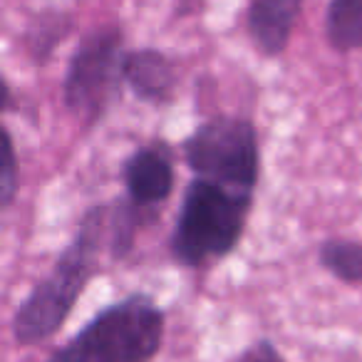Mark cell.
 Returning a JSON list of instances; mask_svg holds the SVG:
<instances>
[{
    "instance_id": "6da1fadb",
    "label": "cell",
    "mask_w": 362,
    "mask_h": 362,
    "mask_svg": "<svg viewBox=\"0 0 362 362\" xmlns=\"http://www.w3.org/2000/svg\"><path fill=\"white\" fill-rule=\"evenodd\" d=\"M102 251H107V202L92 204L82 214L52 268L16 308L11 317V337L16 345H42L65 327L77 300L100 273Z\"/></svg>"
},
{
    "instance_id": "7a4b0ae2",
    "label": "cell",
    "mask_w": 362,
    "mask_h": 362,
    "mask_svg": "<svg viewBox=\"0 0 362 362\" xmlns=\"http://www.w3.org/2000/svg\"><path fill=\"white\" fill-rule=\"evenodd\" d=\"M253 204L256 194L233 192L194 176L184 189L169 236L171 261L192 271L221 263L241 246Z\"/></svg>"
},
{
    "instance_id": "3957f363",
    "label": "cell",
    "mask_w": 362,
    "mask_h": 362,
    "mask_svg": "<svg viewBox=\"0 0 362 362\" xmlns=\"http://www.w3.org/2000/svg\"><path fill=\"white\" fill-rule=\"evenodd\" d=\"M164 337L166 310L136 291L97 310L45 362H154Z\"/></svg>"
},
{
    "instance_id": "277c9868",
    "label": "cell",
    "mask_w": 362,
    "mask_h": 362,
    "mask_svg": "<svg viewBox=\"0 0 362 362\" xmlns=\"http://www.w3.org/2000/svg\"><path fill=\"white\" fill-rule=\"evenodd\" d=\"M124 42L122 25L110 23L87 33L67 60L62 75V105L85 129L100 124L122 95Z\"/></svg>"
},
{
    "instance_id": "5b68a950",
    "label": "cell",
    "mask_w": 362,
    "mask_h": 362,
    "mask_svg": "<svg viewBox=\"0 0 362 362\" xmlns=\"http://www.w3.org/2000/svg\"><path fill=\"white\" fill-rule=\"evenodd\" d=\"M181 159L194 176L256 194L261 181L258 129L248 117L218 115L197 124L179 144Z\"/></svg>"
},
{
    "instance_id": "8992f818",
    "label": "cell",
    "mask_w": 362,
    "mask_h": 362,
    "mask_svg": "<svg viewBox=\"0 0 362 362\" xmlns=\"http://www.w3.org/2000/svg\"><path fill=\"white\" fill-rule=\"evenodd\" d=\"M119 176L124 197L132 204L149 211H161L176 189L174 149L164 139L146 141L122 161Z\"/></svg>"
},
{
    "instance_id": "52a82bcc",
    "label": "cell",
    "mask_w": 362,
    "mask_h": 362,
    "mask_svg": "<svg viewBox=\"0 0 362 362\" xmlns=\"http://www.w3.org/2000/svg\"><path fill=\"white\" fill-rule=\"evenodd\" d=\"M124 87L149 107H169L179 90L176 62L156 47H132L124 55Z\"/></svg>"
},
{
    "instance_id": "ba28073f",
    "label": "cell",
    "mask_w": 362,
    "mask_h": 362,
    "mask_svg": "<svg viewBox=\"0 0 362 362\" xmlns=\"http://www.w3.org/2000/svg\"><path fill=\"white\" fill-rule=\"evenodd\" d=\"M303 0H251L246 11V30L253 47L263 57H281L296 33Z\"/></svg>"
},
{
    "instance_id": "9c48e42d",
    "label": "cell",
    "mask_w": 362,
    "mask_h": 362,
    "mask_svg": "<svg viewBox=\"0 0 362 362\" xmlns=\"http://www.w3.org/2000/svg\"><path fill=\"white\" fill-rule=\"evenodd\" d=\"M159 218V211H149L127 197L107 202V256L112 263H122L134 253L139 233Z\"/></svg>"
},
{
    "instance_id": "30bf717a",
    "label": "cell",
    "mask_w": 362,
    "mask_h": 362,
    "mask_svg": "<svg viewBox=\"0 0 362 362\" xmlns=\"http://www.w3.org/2000/svg\"><path fill=\"white\" fill-rule=\"evenodd\" d=\"M325 40L337 55L362 50V0H327Z\"/></svg>"
},
{
    "instance_id": "8fae6325",
    "label": "cell",
    "mask_w": 362,
    "mask_h": 362,
    "mask_svg": "<svg viewBox=\"0 0 362 362\" xmlns=\"http://www.w3.org/2000/svg\"><path fill=\"white\" fill-rule=\"evenodd\" d=\"M70 33H72L70 13H55V11L40 13V16L33 18L30 25L25 28L23 47H25L28 57H30L35 65H45Z\"/></svg>"
},
{
    "instance_id": "7c38bea8",
    "label": "cell",
    "mask_w": 362,
    "mask_h": 362,
    "mask_svg": "<svg viewBox=\"0 0 362 362\" xmlns=\"http://www.w3.org/2000/svg\"><path fill=\"white\" fill-rule=\"evenodd\" d=\"M317 266L335 281L362 291V241L325 238L317 246Z\"/></svg>"
},
{
    "instance_id": "4fadbf2b",
    "label": "cell",
    "mask_w": 362,
    "mask_h": 362,
    "mask_svg": "<svg viewBox=\"0 0 362 362\" xmlns=\"http://www.w3.org/2000/svg\"><path fill=\"white\" fill-rule=\"evenodd\" d=\"M18 192H21V156H18L11 129L3 127V166H0V206L3 211H8L16 204Z\"/></svg>"
},
{
    "instance_id": "5bb4252c",
    "label": "cell",
    "mask_w": 362,
    "mask_h": 362,
    "mask_svg": "<svg viewBox=\"0 0 362 362\" xmlns=\"http://www.w3.org/2000/svg\"><path fill=\"white\" fill-rule=\"evenodd\" d=\"M233 362H286V357H283V352L273 345V340L258 337V340H253Z\"/></svg>"
}]
</instances>
